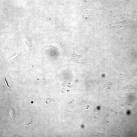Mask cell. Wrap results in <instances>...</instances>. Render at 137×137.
Here are the masks:
<instances>
[{
  "instance_id": "obj_6",
  "label": "cell",
  "mask_w": 137,
  "mask_h": 137,
  "mask_svg": "<svg viewBox=\"0 0 137 137\" xmlns=\"http://www.w3.org/2000/svg\"><path fill=\"white\" fill-rule=\"evenodd\" d=\"M4 82L5 83V85H6L7 87H8L9 88V87L8 85L6 83V80H5V79H4Z\"/></svg>"
},
{
  "instance_id": "obj_1",
  "label": "cell",
  "mask_w": 137,
  "mask_h": 137,
  "mask_svg": "<svg viewBox=\"0 0 137 137\" xmlns=\"http://www.w3.org/2000/svg\"><path fill=\"white\" fill-rule=\"evenodd\" d=\"M38 18L40 20L46 22L55 27L60 23L59 21L55 16L44 12H42L40 14Z\"/></svg>"
},
{
  "instance_id": "obj_5",
  "label": "cell",
  "mask_w": 137,
  "mask_h": 137,
  "mask_svg": "<svg viewBox=\"0 0 137 137\" xmlns=\"http://www.w3.org/2000/svg\"><path fill=\"white\" fill-rule=\"evenodd\" d=\"M44 101L45 104L48 106H52L53 105H54V102L52 99L47 98L44 99Z\"/></svg>"
},
{
  "instance_id": "obj_3",
  "label": "cell",
  "mask_w": 137,
  "mask_h": 137,
  "mask_svg": "<svg viewBox=\"0 0 137 137\" xmlns=\"http://www.w3.org/2000/svg\"><path fill=\"white\" fill-rule=\"evenodd\" d=\"M54 38L60 48L62 50L65 52H67V47L65 42L61 40L56 35L54 34Z\"/></svg>"
},
{
  "instance_id": "obj_2",
  "label": "cell",
  "mask_w": 137,
  "mask_h": 137,
  "mask_svg": "<svg viewBox=\"0 0 137 137\" xmlns=\"http://www.w3.org/2000/svg\"><path fill=\"white\" fill-rule=\"evenodd\" d=\"M71 57L70 59H63L66 66H78L81 64H84L85 62H81L79 61V60L81 57V55H77L74 51L73 50L71 54Z\"/></svg>"
},
{
  "instance_id": "obj_4",
  "label": "cell",
  "mask_w": 137,
  "mask_h": 137,
  "mask_svg": "<svg viewBox=\"0 0 137 137\" xmlns=\"http://www.w3.org/2000/svg\"><path fill=\"white\" fill-rule=\"evenodd\" d=\"M8 116L12 120L14 119L15 117V113L13 108L10 107L8 111Z\"/></svg>"
}]
</instances>
